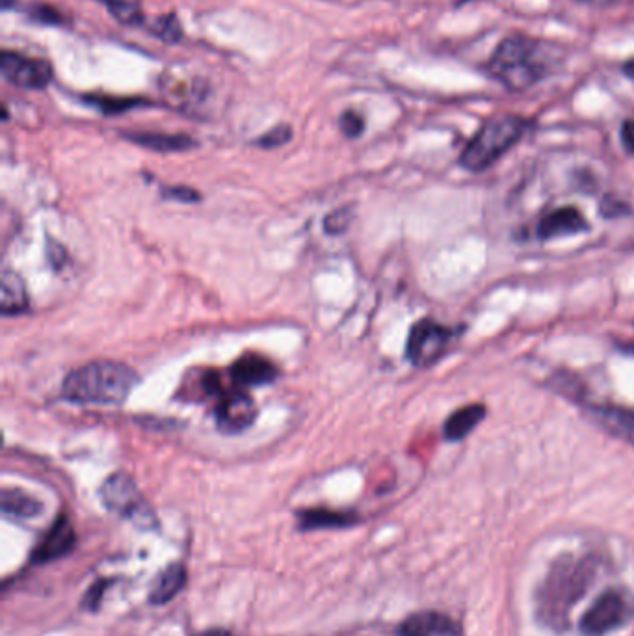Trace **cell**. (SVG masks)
<instances>
[{
    "label": "cell",
    "mask_w": 634,
    "mask_h": 636,
    "mask_svg": "<svg viewBox=\"0 0 634 636\" xmlns=\"http://www.w3.org/2000/svg\"><path fill=\"white\" fill-rule=\"evenodd\" d=\"M0 506L4 516L17 517V519H32L41 514L40 501H36L32 495L21 490L2 491Z\"/></svg>",
    "instance_id": "cell-20"
},
{
    "label": "cell",
    "mask_w": 634,
    "mask_h": 636,
    "mask_svg": "<svg viewBox=\"0 0 634 636\" xmlns=\"http://www.w3.org/2000/svg\"><path fill=\"white\" fill-rule=\"evenodd\" d=\"M231 378L233 382L244 387L251 385L270 384L276 380L278 369L274 367L272 361L259 356V354H246L237 359L231 367Z\"/></svg>",
    "instance_id": "cell-13"
},
{
    "label": "cell",
    "mask_w": 634,
    "mask_h": 636,
    "mask_svg": "<svg viewBox=\"0 0 634 636\" xmlns=\"http://www.w3.org/2000/svg\"><path fill=\"white\" fill-rule=\"evenodd\" d=\"M73 545H75V530L71 527L66 516H60L54 521L53 527L47 530L40 545L36 547V551L32 555V562L34 564H49L53 560L66 557L67 553H71Z\"/></svg>",
    "instance_id": "cell-11"
},
{
    "label": "cell",
    "mask_w": 634,
    "mask_h": 636,
    "mask_svg": "<svg viewBox=\"0 0 634 636\" xmlns=\"http://www.w3.org/2000/svg\"><path fill=\"white\" fill-rule=\"evenodd\" d=\"M0 71H2V77L10 84L25 90H41L53 77L51 66L45 60L27 58L23 54L10 53V51L2 53Z\"/></svg>",
    "instance_id": "cell-8"
},
{
    "label": "cell",
    "mask_w": 634,
    "mask_h": 636,
    "mask_svg": "<svg viewBox=\"0 0 634 636\" xmlns=\"http://www.w3.org/2000/svg\"><path fill=\"white\" fill-rule=\"evenodd\" d=\"M601 558L588 555H562L556 558L536 592V618L545 629L562 635L569 629L571 610L594 584Z\"/></svg>",
    "instance_id": "cell-1"
},
{
    "label": "cell",
    "mask_w": 634,
    "mask_h": 636,
    "mask_svg": "<svg viewBox=\"0 0 634 636\" xmlns=\"http://www.w3.org/2000/svg\"><path fill=\"white\" fill-rule=\"evenodd\" d=\"M633 601L621 590H607L584 612L582 636H607L633 620Z\"/></svg>",
    "instance_id": "cell-6"
},
{
    "label": "cell",
    "mask_w": 634,
    "mask_h": 636,
    "mask_svg": "<svg viewBox=\"0 0 634 636\" xmlns=\"http://www.w3.org/2000/svg\"><path fill=\"white\" fill-rule=\"evenodd\" d=\"M162 196H164V198L173 199V201H186V203L199 201L198 192L192 190V188H186V186L166 188V190H162Z\"/></svg>",
    "instance_id": "cell-26"
},
{
    "label": "cell",
    "mask_w": 634,
    "mask_h": 636,
    "mask_svg": "<svg viewBox=\"0 0 634 636\" xmlns=\"http://www.w3.org/2000/svg\"><path fill=\"white\" fill-rule=\"evenodd\" d=\"M292 131L289 125H279L276 129H272L270 133H266L265 136L259 138V146L266 147V149H274V147L283 146L291 140Z\"/></svg>",
    "instance_id": "cell-23"
},
{
    "label": "cell",
    "mask_w": 634,
    "mask_h": 636,
    "mask_svg": "<svg viewBox=\"0 0 634 636\" xmlns=\"http://www.w3.org/2000/svg\"><path fill=\"white\" fill-rule=\"evenodd\" d=\"M32 17L41 21V23H47V25H51V23H58V21H60L58 14H56L54 10H51L49 6H38V8L32 12Z\"/></svg>",
    "instance_id": "cell-28"
},
{
    "label": "cell",
    "mask_w": 634,
    "mask_h": 636,
    "mask_svg": "<svg viewBox=\"0 0 634 636\" xmlns=\"http://www.w3.org/2000/svg\"><path fill=\"white\" fill-rule=\"evenodd\" d=\"M186 570L183 564H172L162 571L159 579L153 584L149 601L153 605H166L173 597L179 596V592L185 588Z\"/></svg>",
    "instance_id": "cell-17"
},
{
    "label": "cell",
    "mask_w": 634,
    "mask_h": 636,
    "mask_svg": "<svg viewBox=\"0 0 634 636\" xmlns=\"http://www.w3.org/2000/svg\"><path fill=\"white\" fill-rule=\"evenodd\" d=\"M28 309V294L25 281L19 274L6 270L0 279V313L4 317L21 315Z\"/></svg>",
    "instance_id": "cell-15"
},
{
    "label": "cell",
    "mask_w": 634,
    "mask_h": 636,
    "mask_svg": "<svg viewBox=\"0 0 634 636\" xmlns=\"http://www.w3.org/2000/svg\"><path fill=\"white\" fill-rule=\"evenodd\" d=\"M88 101H90L92 105L99 106L105 114H118V112H123V110L131 108V106L138 105L134 99H108V97L95 99V97H90Z\"/></svg>",
    "instance_id": "cell-25"
},
{
    "label": "cell",
    "mask_w": 634,
    "mask_h": 636,
    "mask_svg": "<svg viewBox=\"0 0 634 636\" xmlns=\"http://www.w3.org/2000/svg\"><path fill=\"white\" fill-rule=\"evenodd\" d=\"M588 231V222L575 207H562L545 214L538 224V237L542 240L579 235Z\"/></svg>",
    "instance_id": "cell-12"
},
{
    "label": "cell",
    "mask_w": 634,
    "mask_h": 636,
    "mask_svg": "<svg viewBox=\"0 0 634 636\" xmlns=\"http://www.w3.org/2000/svg\"><path fill=\"white\" fill-rule=\"evenodd\" d=\"M588 2H594V0H588Z\"/></svg>",
    "instance_id": "cell-33"
},
{
    "label": "cell",
    "mask_w": 634,
    "mask_h": 636,
    "mask_svg": "<svg viewBox=\"0 0 634 636\" xmlns=\"http://www.w3.org/2000/svg\"><path fill=\"white\" fill-rule=\"evenodd\" d=\"M452 335V330L436 320L423 318L411 328L406 356L415 367H430L445 354Z\"/></svg>",
    "instance_id": "cell-7"
},
{
    "label": "cell",
    "mask_w": 634,
    "mask_h": 636,
    "mask_svg": "<svg viewBox=\"0 0 634 636\" xmlns=\"http://www.w3.org/2000/svg\"><path fill=\"white\" fill-rule=\"evenodd\" d=\"M590 415L607 434L634 445V411L620 406H590Z\"/></svg>",
    "instance_id": "cell-14"
},
{
    "label": "cell",
    "mask_w": 634,
    "mask_h": 636,
    "mask_svg": "<svg viewBox=\"0 0 634 636\" xmlns=\"http://www.w3.org/2000/svg\"><path fill=\"white\" fill-rule=\"evenodd\" d=\"M538 51L540 45L525 36L506 38L491 56L488 71L512 92L527 90L542 79Z\"/></svg>",
    "instance_id": "cell-3"
},
{
    "label": "cell",
    "mask_w": 634,
    "mask_h": 636,
    "mask_svg": "<svg viewBox=\"0 0 634 636\" xmlns=\"http://www.w3.org/2000/svg\"><path fill=\"white\" fill-rule=\"evenodd\" d=\"M400 636H463V629L443 612L423 610L404 620Z\"/></svg>",
    "instance_id": "cell-10"
},
{
    "label": "cell",
    "mask_w": 634,
    "mask_h": 636,
    "mask_svg": "<svg viewBox=\"0 0 634 636\" xmlns=\"http://www.w3.org/2000/svg\"><path fill=\"white\" fill-rule=\"evenodd\" d=\"M348 222H350V214H344V212H333L330 214L328 218H326V222H324V226H326V231H330V233H341L348 226Z\"/></svg>",
    "instance_id": "cell-27"
},
{
    "label": "cell",
    "mask_w": 634,
    "mask_h": 636,
    "mask_svg": "<svg viewBox=\"0 0 634 636\" xmlns=\"http://www.w3.org/2000/svg\"><path fill=\"white\" fill-rule=\"evenodd\" d=\"M527 127L529 123L517 116H499L489 120L463 149L460 159L463 168L469 172L488 170L510 147L516 146Z\"/></svg>",
    "instance_id": "cell-4"
},
{
    "label": "cell",
    "mask_w": 634,
    "mask_h": 636,
    "mask_svg": "<svg viewBox=\"0 0 634 636\" xmlns=\"http://www.w3.org/2000/svg\"><path fill=\"white\" fill-rule=\"evenodd\" d=\"M110 14L123 25H140L144 15L134 0H103Z\"/></svg>",
    "instance_id": "cell-21"
},
{
    "label": "cell",
    "mask_w": 634,
    "mask_h": 636,
    "mask_svg": "<svg viewBox=\"0 0 634 636\" xmlns=\"http://www.w3.org/2000/svg\"><path fill=\"white\" fill-rule=\"evenodd\" d=\"M357 517L346 512H335L326 508H311L298 512V523L302 530L346 529L356 523Z\"/></svg>",
    "instance_id": "cell-18"
},
{
    "label": "cell",
    "mask_w": 634,
    "mask_h": 636,
    "mask_svg": "<svg viewBox=\"0 0 634 636\" xmlns=\"http://www.w3.org/2000/svg\"><path fill=\"white\" fill-rule=\"evenodd\" d=\"M199 636H231V635H229L227 631H224V629H211V631H205L203 635H199Z\"/></svg>",
    "instance_id": "cell-30"
},
{
    "label": "cell",
    "mask_w": 634,
    "mask_h": 636,
    "mask_svg": "<svg viewBox=\"0 0 634 636\" xmlns=\"http://www.w3.org/2000/svg\"><path fill=\"white\" fill-rule=\"evenodd\" d=\"M623 71H625V75H627V77H631V79L634 80V60L627 62L625 67H623Z\"/></svg>",
    "instance_id": "cell-31"
},
{
    "label": "cell",
    "mask_w": 634,
    "mask_h": 636,
    "mask_svg": "<svg viewBox=\"0 0 634 636\" xmlns=\"http://www.w3.org/2000/svg\"><path fill=\"white\" fill-rule=\"evenodd\" d=\"M460 2H473V0H460Z\"/></svg>",
    "instance_id": "cell-32"
},
{
    "label": "cell",
    "mask_w": 634,
    "mask_h": 636,
    "mask_svg": "<svg viewBox=\"0 0 634 636\" xmlns=\"http://www.w3.org/2000/svg\"><path fill=\"white\" fill-rule=\"evenodd\" d=\"M153 32L159 36L160 40L170 41V43L181 40V25L177 23L175 15H168V17L159 19L157 25L153 27Z\"/></svg>",
    "instance_id": "cell-22"
},
{
    "label": "cell",
    "mask_w": 634,
    "mask_h": 636,
    "mask_svg": "<svg viewBox=\"0 0 634 636\" xmlns=\"http://www.w3.org/2000/svg\"><path fill=\"white\" fill-rule=\"evenodd\" d=\"M621 142L634 155V121H625L621 127Z\"/></svg>",
    "instance_id": "cell-29"
},
{
    "label": "cell",
    "mask_w": 634,
    "mask_h": 636,
    "mask_svg": "<svg viewBox=\"0 0 634 636\" xmlns=\"http://www.w3.org/2000/svg\"><path fill=\"white\" fill-rule=\"evenodd\" d=\"M101 499L108 510L121 517L131 519L140 529H151L155 525V514L138 490L136 482L125 473H114L101 486Z\"/></svg>",
    "instance_id": "cell-5"
},
{
    "label": "cell",
    "mask_w": 634,
    "mask_h": 636,
    "mask_svg": "<svg viewBox=\"0 0 634 636\" xmlns=\"http://www.w3.org/2000/svg\"><path fill=\"white\" fill-rule=\"evenodd\" d=\"M341 131L348 138H357L365 131V120L354 110H346L341 116Z\"/></svg>",
    "instance_id": "cell-24"
},
{
    "label": "cell",
    "mask_w": 634,
    "mask_h": 636,
    "mask_svg": "<svg viewBox=\"0 0 634 636\" xmlns=\"http://www.w3.org/2000/svg\"><path fill=\"white\" fill-rule=\"evenodd\" d=\"M131 142L138 146L160 151V153H173V151H186L194 146V140L185 134H157V133H133L125 134Z\"/></svg>",
    "instance_id": "cell-19"
},
{
    "label": "cell",
    "mask_w": 634,
    "mask_h": 636,
    "mask_svg": "<svg viewBox=\"0 0 634 636\" xmlns=\"http://www.w3.org/2000/svg\"><path fill=\"white\" fill-rule=\"evenodd\" d=\"M138 384V374L118 361H92L69 372L62 393L79 404L118 406Z\"/></svg>",
    "instance_id": "cell-2"
},
{
    "label": "cell",
    "mask_w": 634,
    "mask_h": 636,
    "mask_svg": "<svg viewBox=\"0 0 634 636\" xmlns=\"http://www.w3.org/2000/svg\"><path fill=\"white\" fill-rule=\"evenodd\" d=\"M214 417L220 432L240 434L246 428H250L257 417L255 402L246 393H229L224 395L220 404L216 406Z\"/></svg>",
    "instance_id": "cell-9"
},
{
    "label": "cell",
    "mask_w": 634,
    "mask_h": 636,
    "mask_svg": "<svg viewBox=\"0 0 634 636\" xmlns=\"http://www.w3.org/2000/svg\"><path fill=\"white\" fill-rule=\"evenodd\" d=\"M484 417H486V408L480 404L463 406L462 410L454 411L443 426L445 439L447 441H462L475 430Z\"/></svg>",
    "instance_id": "cell-16"
}]
</instances>
